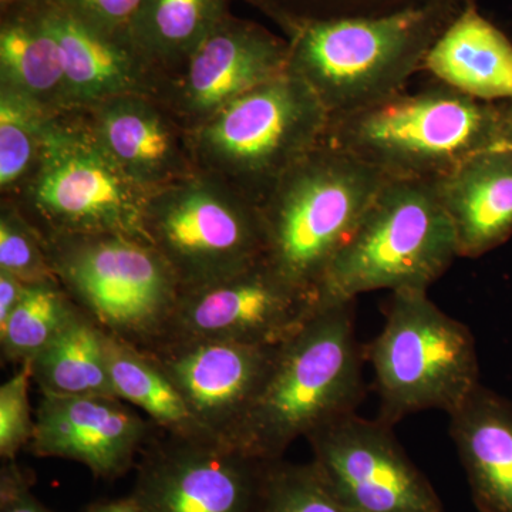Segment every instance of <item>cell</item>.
<instances>
[{
	"label": "cell",
	"mask_w": 512,
	"mask_h": 512,
	"mask_svg": "<svg viewBox=\"0 0 512 512\" xmlns=\"http://www.w3.org/2000/svg\"><path fill=\"white\" fill-rule=\"evenodd\" d=\"M476 0H429L345 18H282L288 70L311 87L329 117L403 92L444 29Z\"/></svg>",
	"instance_id": "cell-1"
},
{
	"label": "cell",
	"mask_w": 512,
	"mask_h": 512,
	"mask_svg": "<svg viewBox=\"0 0 512 512\" xmlns=\"http://www.w3.org/2000/svg\"><path fill=\"white\" fill-rule=\"evenodd\" d=\"M355 301L320 303L278 346L274 363L232 444L262 460L284 457L296 440L355 413L365 394Z\"/></svg>",
	"instance_id": "cell-2"
},
{
	"label": "cell",
	"mask_w": 512,
	"mask_h": 512,
	"mask_svg": "<svg viewBox=\"0 0 512 512\" xmlns=\"http://www.w3.org/2000/svg\"><path fill=\"white\" fill-rule=\"evenodd\" d=\"M323 141L387 177L439 180L478 151L501 144L500 107L437 82L329 117Z\"/></svg>",
	"instance_id": "cell-3"
},
{
	"label": "cell",
	"mask_w": 512,
	"mask_h": 512,
	"mask_svg": "<svg viewBox=\"0 0 512 512\" xmlns=\"http://www.w3.org/2000/svg\"><path fill=\"white\" fill-rule=\"evenodd\" d=\"M389 178L322 140L259 207L266 261L289 284L318 296L333 259Z\"/></svg>",
	"instance_id": "cell-4"
},
{
	"label": "cell",
	"mask_w": 512,
	"mask_h": 512,
	"mask_svg": "<svg viewBox=\"0 0 512 512\" xmlns=\"http://www.w3.org/2000/svg\"><path fill=\"white\" fill-rule=\"evenodd\" d=\"M458 256L436 180L389 178L329 266L319 302L382 289L429 291Z\"/></svg>",
	"instance_id": "cell-5"
},
{
	"label": "cell",
	"mask_w": 512,
	"mask_h": 512,
	"mask_svg": "<svg viewBox=\"0 0 512 512\" xmlns=\"http://www.w3.org/2000/svg\"><path fill=\"white\" fill-rule=\"evenodd\" d=\"M150 192L99 143L82 110L47 117L35 171L9 201L42 238L123 234L144 239Z\"/></svg>",
	"instance_id": "cell-6"
},
{
	"label": "cell",
	"mask_w": 512,
	"mask_h": 512,
	"mask_svg": "<svg viewBox=\"0 0 512 512\" xmlns=\"http://www.w3.org/2000/svg\"><path fill=\"white\" fill-rule=\"evenodd\" d=\"M328 124L311 87L286 72L190 131L195 164L261 207L293 165L322 143Z\"/></svg>",
	"instance_id": "cell-7"
},
{
	"label": "cell",
	"mask_w": 512,
	"mask_h": 512,
	"mask_svg": "<svg viewBox=\"0 0 512 512\" xmlns=\"http://www.w3.org/2000/svg\"><path fill=\"white\" fill-rule=\"evenodd\" d=\"M427 292H392L382 330L363 349L375 370L379 419L392 426L424 410L450 414L481 384L473 333Z\"/></svg>",
	"instance_id": "cell-8"
},
{
	"label": "cell",
	"mask_w": 512,
	"mask_h": 512,
	"mask_svg": "<svg viewBox=\"0 0 512 512\" xmlns=\"http://www.w3.org/2000/svg\"><path fill=\"white\" fill-rule=\"evenodd\" d=\"M43 241L57 281L97 328L137 349L156 345L181 288L150 242L123 234Z\"/></svg>",
	"instance_id": "cell-9"
},
{
	"label": "cell",
	"mask_w": 512,
	"mask_h": 512,
	"mask_svg": "<svg viewBox=\"0 0 512 512\" xmlns=\"http://www.w3.org/2000/svg\"><path fill=\"white\" fill-rule=\"evenodd\" d=\"M144 231L181 289L217 281L265 256L258 205L202 171L150 192Z\"/></svg>",
	"instance_id": "cell-10"
},
{
	"label": "cell",
	"mask_w": 512,
	"mask_h": 512,
	"mask_svg": "<svg viewBox=\"0 0 512 512\" xmlns=\"http://www.w3.org/2000/svg\"><path fill=\"white\" fill-rule=\"evenodd\" d=\"M269 463L217 436L158 427L138 457L130 497L143 512H256Z\"/></svg>",
	"instance_id": "cell-11"
},
{
	"label": "cell",
	"mask_w": 512,
	"mask_h": 512,
	"mask_svg": "<svg viewBox=\"0 0 512 512\" xmlns=\"http://www.w3.org/2000/svg\"><path fill=\"white\" fill-rule=\"evenodd\" d=\"M319 305L318 296L289 284L264 256L217 281L180 289L173 316L156 345L178 340L281 345Z\"/></svg>",
	"instance_id": "cell-12"
},
{
	"label": "cell",
	"mask_w": 512,
	"mask_h": 512,
	"mask_svg": "<svg viewBox=\"0 0 512 512\" xmlns=\"http://www.w3.org/2000/svg\"><path fill=\"white\" fill-rule=\"evenodd\" d=\"M320 476L356 512H443L439 495L414 466L392 424L355 413L308 436Z\"/></svg>",
	"instance_id": "cell-13"
},
{
	"label": "cell",
	"mask_w": 512,
	"mask_h": 512,
	"mask_svg": "<svg viewBox=\"0 0 512 512\" xmlns=\"http://www.w3.org/2000/svg\"><path fill=\"white\" fill-rule=\"evenodd\" d=\"M286 70V40L255 23L227 16L177 69L160 77L154 97L192 131Z\"/></svg>",
	"instance_id": "cell-14"
},
{
	"label": "cell",
	"mask_w": 512,
	"mask_h": 512,
	"mask_svg": "<svg viewBox=\"0 0 512 512\" xmlns=\"http://www.w3.org/2000/svg\"><path fill=\"white\" fill-rule=\"evenodd\" d=\"M278 346L178 340L140 350L163 370L198 423L232 444L271 370Z\"/></svg>",
	"instance_id": "cell-15"
},
{
	"label": "cell",
	"mask_w": 512,
	"mask_h": 512,
	"mask_svg": "<svg viewBox=\"0 0 512 512\" xmlns=\"http://www.w3.org/2000/svg\"><path fill=\"white\" fill-rule=\"evenodd\" d=\"M157 429L119 397L40 394L35 434L26 450L77 461L99 480L114 481L136 467Z\"/></svg>",
	"instance_id": "cell-16"
},
{
	"label": "cell",
	"mask_w": 512,
	"mask_h": 512,
	"mask_svg": "<svg viewBox=\"0 0 512 512\" xmlns=\"http://www.w3.org/2000/svg\"><path fill=\"white\" fill-rule=\"evenodd\" d=\"M82 110L124 174L148 192L198 171L191 133L151 94H123Z\"/></svg>",
	"instance_id": "cell-17"
},
{
	"label": "cell",
	"mask_w": 512,
	"mask_h": 512,
	"mask_svg": "<svg viewBox=\"0 0 512 512\" xmlns=\"http://www.w3.org/2000/svg\"><path fill=\"white\" fill-rule=\"evenodd\" d=\"M42 6L62 50L67 110L123 94L156 96L158 74L128 37L94 28L53 0Z\"/></svg>",
	"instance_id": "cell-18"
},
{
	"label": "cell",
	"mask_w": 512,
	"mask_h": 512,
	"mask_svg": "<svg viewBox=\"0 0 512 512\" xmlns=\"http://www.w3.org/2000/svg\"><path fill=\"white\" fill-rule=\"evenodd\" d=\"M458 255L478 258L512 235V147L484 148L436 180Z\"/></svg>",
	"instance_id": "cell-19"
},
{
	"label": "cell",
	"mask_w": 512,
	"mask_h": 512,
	"mask_svg": "<svg viewBox=\"0 0 512 512\" xmlns=\"http://www.w3.org/2000/svg\"><path fill=\"white\" fill-rule=\"evenodd\" d=\"M450 416V436L480 512H512V402L478 386Z\"/></svg>",
	"instance_id": "cell-20"
},
{
	"label": "cell",
	"mask_w": 512,
	"mask_h": 512,
	"mask_svg": "<svg viewBox=\"0 0 512 512\" xmlns=\"http://www.w3.org/2000/svg\"><path fill=\"white\" fill-rule=\"evenodd\" d=\"M423 69L437 82L485 103L512 100V43L478 12L461 10L431 46Z\"/></svg>",
	"instance_id": "cell-21"
},
{
	"label": "cell",
	"mask_w": 512,
	"mask_h": 512,
	"mask_svg": "<svg viewBox=\"0 0 512 512\" xmlns=\"http://www.w3.org/2000/svg\"><path fill=\"white\" fill-rule=\"evenodd\" d=\"M0 87L19 94L49 116L67 111L62 50L42 0L2 22Z\"/></svg>",
	"instance_id": "cell-22"
},
{
	"label": "cell",
	"mask_w": 512,
	"mask_h": 512,
	"mask_svg": "<svg viewBox=\"0 0 512 512\" xmlns=\"http://www.w3.org/2000/svg\"><path fill=\"white\" fill-rule=\"evenodd\" d=\"M229 0H143L128 37L156 70L173 72L227 18Z\"/></svg>",
	"instance_id": "cell-23"
},
{
	"label": "cell",
	"mask_w": 512,
	"mask_h": 512,
	"mask_svg": "<svg viewBox=\"0 0 512 512\" xmlns=\"http://www.w3.org/2000/svg\"><path fill=\"white\" fill-rule=\"evenodd\" d=\"M40 394L113 396L104 332L82 311L30 362Z\"/></svg>",
	"instance_id": "cell-24"
},
{
	"label": "cell",
	"mask_w": 512,
	"mask_h": 512,
	"mask_svg": "<svg viewBox=\"0 0 512 512\" xmlns=\"http://www.w3.org/2000/svg\"><path fill=\"white\" fill-rule=\"evenodd\" d=\"M104 352L114 392L143 410L161 430L180 436H214L192 416L181 394L143 350L104 333Z\"/></svg>",
	"instance_id": "cell-25"
},
{
	"label": "cell",
	"mask_w": 512,
	"mask_h": 512,
	"mask_svg": "<svg viewBox=\"0 0 512 512\" xmlns=\"http://www.w3.org/2000/svg\"><path fill=\"white\" fill-rule=\"evenodd\" d=\"M79 312L57 279L29 284L18 308L0 325L3 362L18 367L30 362Z\"/></svg>",
	"instance_id": "cell-26"
},
{
	"label": "cell",
	"mask_w": 512,
	"mask_h": 512,
	"mask_svg": "<svg viewBox=\"0 0 512 512\" xmlns=\"http://www.w3.org/2000/svg\"><path fill=\"white\" fill-rule=\"evenodd\" d=\"M49 114L0 87V191L2 200L18 194L39 161Z\"/></svg>",
	"instance_id": "cell-27"
},
{
	"label": "cell",
	"mask_w": 512,
	"mask_h": 512,
	"mask_svg": "<svg viewBox=\"0 0 512 512\" xmlns=\"http://www.w3.org/2000/svg\"><path fill=\"white\" fill-rule=\"evenodd\" d=\"M256 512H356L333 493L315 464L274 460Z\"/></svg>",
	"instance_id": "cell-28"
},
{
	"label": "cell",
	"mask_w": 512,
	"mask_h": 512,
	"mask_svg": "<svg viewBox=\"0 0 512 512\" xmlns=\"http://www.w3.org/2000/svg\"><path fill=\"white\" fill-rule=\"evenodd\" d=\"M0 269L26 284L56 279L45 241L12 202L0 205Z\"/></svg>",
	"instance_id": "cell-29"
},
{
	"label": "cell",
	"mask_w": 512,
	"mask_h": 512,
	"mask_svg": "<svg viewBox=\"0 0 512 512\" xmlns=\"http://www.w3.org/2000/svg\"><path fill=\"white\" fill-rule=\"evenodd\" d=\"M30 380V365L25 363L0 387V457L3 461L18 460V454L29 447L35 434V416H32L29 402Z\"/></svg>",
	"instance_id": "cell-30"
},
{
	"label": "cell",
	"mask_w": 512,
	"mask_h": 512,
	"mask_svg": "<svg viewBox=\"0 0 512 512\" xmlns=\"http://www.w3.org/2000/svg\"><path fill=\"white\" fill-rule=\"evenodd\" d=\"M424 2L429 0H274L269 5L291 18L329 19L382 15Z\"/></svg>",
	"instance_id": "cell-31"
},
{
	"label": "cell",
	"mask_w": 512,
	"mask_h": 512,
	"mask_svg": "<svg viewBox=\"0 0 512 512\" xmlns=\"http://www.w3.org/2000/svg\"><path fill=\"white\" fill-rule=\"evenodd\" d=\"M60 8L111 35L128 37L143 0H53ZM130 39V37H128Z\"/></svg>",
	"instance_id": "cell-32"
},
{
	"label": "cell",
	"mask_w": 512,
	"mask_h": 512,
	"mask_svg": "<svg viewBox=\"0 0 512 512\" xmlns=\"http://www.w3.org/2000/svg\"><path fill=\"white\" fill-rule=\"evenodd\" d=\"M33 477L18 460L5 461L0 471V512H55L32 493Z\"/></svg>",
	"instance_id": "cell-33"
},
{
	"label": "cell",
	"mask_w": 512,
	"mask_h": 512,
	"mask_svg": "<svg viewBox=\"0 0 512 512\" xmlns=\"http://www.w3.org/2000/svg\"><path fill=\"white\" fill-rule=\"evenodd\" d=\"M28 286L29 284L23 282L18 276L0 269V325H3L18 308L28 291Z\"/></svg>",
	"instance_id": "cell-34"
},
{
	"label": "cell",
	"mask_w": 512,
	"mask_h": 512,
	"mask_svg": "<svg viewBox=\"0 0 512 512\" xmlns=\"http://www.w3.org/2000/svg\"><path fill=\"white\" fill-rule=\"evenodd\" d=\"M87 512H143L133 498H121V500L99 501L90 505Z\"/></svg>",
	"instance_id": "cell-35"
},
{
	"label": "cell",
	"mask_w": 512,
	"mask_h": 512,
	"mask_svg": "<svg viewBox=\"0 0 512 512\" xmlns=\"http://www.w3.org/2000/svg\"><path fill=\"white\" fill-rule=\"evenodd\" d=\"M498 107H500L501 143L512 147V100L498 103Z\"/></svg>",
	"instance_id": "cell-36"
},
{
	"label": "cell",
	"mask_w": 512,
	"mask_h": 512,
	"mask_svg": "<svg viewBox=\"0 0 512 512\" xmlns=\"http://www.w3.org/2000/svg\"><path fill=\"white\" fill-rule=\"evenodd\" d=\"M23 2V0H2L3 5H12V3Z\"/></svg>",
	"instance_id": "cell-37"
}]
</instances>
